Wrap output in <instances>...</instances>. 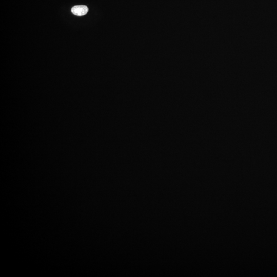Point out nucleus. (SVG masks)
<instances>
[{"label":"nucleus","instance_id":"nucleus-1","mask_svg":"<svg viewBox=\"0 0 277 277\" xmlns=\"http://www.w3.org/2000/svg\"><path fill=\"white\" fill-rule=\"evenodd\" d=\"M88 12V8L85 5H77L72 7L71 12L74 15L83 16L85 15Z\"/></svg>","mask_w":277,"mask_h":277}]
</instances>
